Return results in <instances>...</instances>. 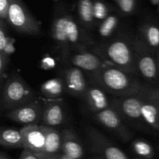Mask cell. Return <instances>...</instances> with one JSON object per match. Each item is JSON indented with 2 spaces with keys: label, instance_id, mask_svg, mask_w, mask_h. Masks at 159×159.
Returning a JSON list of instances; mask_svg holds the SVG:
<instances>
[{
  "label": "cell",
  "instance_id": "6da1fadb",
  "mask_svg": "<svg viewBox=\"0 0 159 159\" xmlns=\"http://www.w3.org/2000/svg\"><path fill=\"white\" fill-rule=\"evenodd\" d=\"M86 30L72 16L61 11L54 16L51 37L61 60L67 61L75 53L85 51L91 43Z\"/></svg>",
  "mask_w": 159,
  "mask_h": 159
},
{
  "label": "cell",
  "instance_id": "7a4b0ae2",
  "mask_svg": "<svg viewBox=\"0 0 159 159\" xmlns=\"http://www.w3.org/2000/svg\"><path fill=\"white\" fill-rule=\"evenodd\" d=\"M91 75L101 88L118 97L136 94L144 87L134 75L110 65H106Z\"/></svg>",
  "mask_w": 159,
  "mask_h": 159
},
{
  "label": "cell",
  "instance_id": "3957f363",
  "mask_svg": "<svg viewBox=\"0 0 159 159\" xmlns=\"http://www.w3.org/2000/svg\"><path fill=\"white\" fill-rule=\"evenodd\" d=\"M107 65L135 75L138 72L133 41L125 37H119L108 43H102L93 49Z\"/></svg>",
  "mask_w": 159,
  "mask_h": 159
},
{
  "label": "cell",
  "instance_id": "277c9868",
  "mask_svg": "<svg viewBox=\"0 0 159 159\" xmlns=\"http://www.w3.org/2000/svg\"><path fill=\"white\" fill-rule=\"evenodd\" d=\"M35 93L16 71L11 72L2 87L1 107L9 111L35 99Z\"/></svg>",
  "mask_w": 159,
  "mask_h": 159
},
{
  "label": "cell",
  "instance_id": "5b68a950",
  "mask_svg": "<svg viewBox=\"0 0 159 159\" xmlns=\"http://www.w3.org/2000/svg\"><path fill=\"white\" fill-rule=\"evenodd\" d=\"M7 23L18 34L28 36H37L40 34V23L21 0H9Z\"/></svg>",
  "mask_w": 159,
  "mask_h": 159
},
{
  "label": "cell",
  "instance_id": "8992f818",
  "mask_svg": "<svg viewBox=\"0 0 159 159\" xmlns=\"http://www.w3.org/2000/svg\"><path fill=\"white\" fill-rule=\"evenodd\" d=\"M133 47L138 72L149 83L153 85L158 83L156 54L149 49L140 38L133 40Z\"/></svg>",
  "mask_w": 159,
  "mask_h": 159
},
{
  "label": "cell",
  "instance_id": "52a82bcc",
  "mask_svg": "<svg viewBox=\"0 0 159 159\" xmlns=\"http://www.w3.org/2000/svg\"><path fill=\"white\" fill-rule=\"evenodd\" d=\"M147 87L148 85H144V88L136 94L115 98L112 100L110 106L118 112L123 119L143 122L142 107L145 99Z\"/></svg>",
  "mask_w": 159,
  "mask_h": 159
},
{
  "label": "cell",
  "instance_id": "ba28073f",
  "mask_svg": "<svg viewBox=\"0 0 159 159\" xmlns=\"http://www.w3.org/2000/svg\"><path fill=\"white\" fill-rule=\"evenodd\" d=\"M86 133L91 150L99 156L104 159H129L120 148L113 144L97 129L88 127Z\"/></svg>",
  "mask_w": 159,
  "mask_h": 159
},
{
  "label": "cell",
  "instance_id": "9c48e42d",
  "mask_svg": "<svg viewBox=\"0 0 159 159\" xmlns=\"http://www.w3.org/2000/svg\"><path fill=\"white\" fill-rule=\"evenodd\" d=\"M43 107L37 99L6 112V116L10 120L23 125H34L42 121Z\"/></svg>",
  "mask_w": 159,
  "mask_h": 159
},
{
  "label": "cell",
  "instance_id": "30bf717a",
  "mask_svg": "<svg viewBox=\"0 0 159 159\" xmlns=\"http://www.w3.org/2000/svg\"><path fill=\"white\" fill-rule=\"evenodd\" d=\"M94 118L98 123L108 130L116 134L122 141H129L132 138V133L123 122V118L114 108H109L94 113Z\"/></svg>",
  "mask_w": 159,
  "mask_h": 159
},
{
  "label": "cell",
  "instance_id": "8fae6325",
  "mask_svg": "<svg viewBox=\"0 0 159 159\" xmlns=\"http://www.w3.org/2000/svg\"><path fill=\"white\" fill-rule=\"evenodd\" d=\"M23 148L42 158L45 145V132L43 125H26L20 129Z\"/></svg>",
  "mask_w": 159,
  "mask_h": 159
},
{
  "label": "cell",
  "instance_id": "7c38bea8",
  "mask_svg": "<svg viewBox=\"0 0 159 159\" xmlns=\"http://www.w3.org/2000/svg\"><path fill=\"white\" fill-rule=\"evenodd\" d=\"M144 121L151 127L159 130V89L148 85L142 107Z\"/></svg>",
  "mask_w": 159,
  "mask_h": 159
},
{
  "label": "cell",
  "instance_id": "4fadbf2b",
  "mask_svg": "<svg viewBox=\"0 0 159 159\" xmlns=\"http://www.w3.org/2000/svg\"><path fill=\"white\" fill-rule=\"evenodd\" d=\"M64 80L66 93L71 96L83 99L89 88L83 71L76 67H71L64 71Z\"/></svg>",
  "mask_w": 159,
  "mask_h": 159
},
{
  "label": "cell",
  "instance_id": "5bb4252c",
  "mask_svg": "<svg viewBox=\"0 0 159 159\" xmlns=\"http://www.w3.org/2000/svg\"><path fill=\"white\" fill-rule=\"evenodd\" d=\"M71 63L74 67L79 68L82 71H88L91 75L107 65L100 57L94 52H89L86 51L75 53L70 57Z\"/></svg>",
  "mask_w": 159,
  "mask_h": 159
},
{
  "label": "cell",
  "instance_id": "9a60e30c",
  "mask_svg": "<svg viewBox=\"0 0 159 159\" xmlns=\"http://www.w3.org/2000/svg\"><path fill=\"white\" fill-rule=\"evenodd\" d=\"M61 152L73 158H83V146L75 132L71 129H64L61 131Z\"/></svg>",
  "mask_w": 159,
  "mask_h": 159
},
{
  "label": "cell",
  "instance_id": "2e32d148",
  "mask_svg": "<svg viewBox=\"0 0 159 159\" xmlns=\"http://www.w3.org/2000/svg\"><path fill=\"white\" fill-rule=\"evenodd\" d=\"M65 111L63 103L60 101L53 99L47 102L43 107L41 125L55 127L61 125L65 120Z\"/></svg>",
  "mask_w": 159,
  "mask_h": 159
},
{
  "label": "cell",
  "instance_id": "e0dca14e",
  "mask_svg": "<svg viewBox=\"0 0 159 159\" xmlns=\"http://www.w3.org/2000/svg\"><path fill=\"white\" fill-rule=\"evenodd\" d=\"M84 99L87 106L94 113L106 110L110 107L108 97L103 89L97 86H89Z\"/></svg>",
  "mask_w": 159,
  "mask_h": 159
},
{
  "label": "cell",
  "instance_id": "ac0fdd59",
  "mask_svg": "<svg viewBox=\"0 0 159 159\" xmlns=\"http://www.w3.org/2000/svg\"><path fill=\"white\" fill-rule=\"evenodd\" d=\"M45 132V145L42 158L58 155L61 151V133L55 127L43 126Z\"/></svg>",
  "mask_w": 159,
  "mask_h": 159
},
{
  "label": "cell",
  "instance_id": "d6986e66",
  "mask_svg": "<svg viewBox=\"0 0 159 159\" xmlns=\"http://www.w3.org/2000/svg\"><path fill=\"white\" fill-rule=\"evenodd\" d=\"M78 15L80 24L86 30L96 26L94 18V2L93 0H79Z\"/></svg>",
  "mask_w": 159,
  "mask_h": 159
},
{
  "label": "cell",
  "instance_id": "ffe728a7",
  "mask_svg": "<svg viewBox=\"0 0 159 159\" xmlns=\"http://www.w3.org/2000/svg\"><path fill=\"white\" fill-rule=\"evenodd\" d=\"M140 40L156 54L159 50V26L155 23H146L140 29Z\"/></svg>",
  "mask_w": 159,
  "mask_h": 159
},
{
  "label": "cell",
  "instance_id": "44dd1931",
  "mask_svg": "<svg viewBox=\"0 0 159 159\" xmlns=\"http://www.w3.org/2000/svg\"><path fill=\"white\" fill-rule=\"evenodd\" d=\"M40 93L48 99H57L66 93L63 78H54L47 80L40 86Z\"/></svg>",
  "mask_w": 159,
  "mask_h": 159
},
{
  "label": "cell",
  "instance_id": "7402d4cb",
  "mask_svg": "<svg viewBox=\"0 0 159 159\" xmlns=\"http://www.w3.org/2000/svg\"><path fill=\"white\" fill-rule=\"evenodd\" d=\"M0 144L7 148H23L20 130L12 127H2L0 130Z\"/></svg>",
  "mask_w": 159,
  "mask_h": 159
},
{
  "label": "cell",
  "instance_id": "603a6c76",
  "mask_svg": "<svg viewBox=\"0 0 159 159\" xmlns=\"http://www.w3.org/2000/svg\"><path fill=\"white\" fill-rule=\"evenodd\" d=\"M120 24L117 16L109 15L107 19L101 22L97 27V35L101 39H107L111 37Z\"/></svg>",
  "mask_w": 159,
  "mask_h": 159
},
{
  "label": "cell",
  "instance_id": "cb8c5ba5",
  "mask_svg": "<svg viewBox=\"0 0 159 159\" xmlns=\"http://www.w3.org/2000/svg\"><path fill=\"white\" fill-rule=\"evenodd\" d=\"M132 148L135 154L144 159H152L155 156V151L152 144L143 139H137L132 143Z\"/></svg>",
  "mask_w": 159,
  "mask_h": 159
},
{
  "label": "cell",
  "instance_id": "d4e9b609",
  "mask_svg": "<svg viewBox=\"0 0 159 159\" xmlns=\"http://www.w3.org/2000/svg\"><path fill=\"white\" fill-rule=\"evenodd\" d=\"M94 2V18L96 25H99L101 22L109 16V8L102 0H95Z\"/></svg>",
  "mask_w": 159,
  "mask_h": 159
},
{
  "label": "cell",
  "instance_id": "484cf974",
  "mask_svg": "<svg viewBox=\"0 0 159 159\" xmlns=\"http://www.w3.org/2000/svg\"><path fill=\"white\" fill-rule=\"evenodd\" d=\"M117 4L123 13L129 15L134 10L136 2L135 0H118Z\"/></svg>",
  "mask_w": 159,
  "mask_h": 159
},
{
  "label": "cell",
  "instance_id": "4316f807",
  "mask_svg": "<svg viewBox=\"0 0 159 159\" xmlns=\"http://www.w3.org/2000/svg\"><path fill=\"white\" fill-rule=\"evenodd\" d=\"M9 38H10V36L8 34L6 22L1 20L0 22V51H2L4 50Z\"/></svg>",
  "mask_w": 159,
  "mask_h": 159
},
{
  "label": "cell",
  "instance_id": "83f0119b",
  "mask_svg": "<svg viewBox=\"0 0 159 159\" xmlns=\"http://www.w3.org/2000/svg\"><path fill=\"white\" fill-rule=\"evenodd\" d=\"M9 56L6 55L4 53L0 52V75H1V83L2 84L6 70H7L8 65L9 62Z\"/></svg>",
  "mask_w": 159,
  "mask_h": 159
},
{
  "label": "cell",
  "instance_id": "f1b7e54d",
  "mask_svg": "<svg viewBox=\"0 0 159 159\" xmlns=\"http://www.w3.org/2000/svg\"><path fill=\"white\" fill-rule=\"evenodd\" d=\"M56 65L57 63H56L55 59L49 55L44 56L40 61V68H43V70L53 69L55 68Z\"/></svg>",
  "mask_w": 159,
  "mask_h": 159
},
{
  "label": "cell",
  "instance_id": "f546056e",
  "mask_svg": "<svg viewBox=\"0 0 159 159\" xmlns=\"http://www.w3.org/2000/svg\"><path fill=\"white\" fill-rule=\"evenodd\" d=\"M9 9V0H0V18L7 23Z\"/></svg>",
  "mask_w": 159,
  "mask_h": 159
},
{
  "label": "cell",
  "instance_id": "4dcf8cb0",
  "mask_svg": "<svg viewBox=\"0 0 159 159\" xmlns=\"http://www.w3.org/2000/svg\"><path fill=\"white\" fill-rule=\"evenodd\" d=\"M15 39L12 38V37H10V38H9V41H8L7 44L6 45V47H5L4 50H3L2 51H0V52H2L4 53L6 55L9 56V57H10L11 55H12V54H13L14 52H15Z\"/></svg>",
  "mask_w": 159,
  "mask_h": 159
},
{
  "label": "cell",
  "instance_id": "1f68e13d",
  "mask_svg": "<svg viewBox=\"0 0 159 159\" xmlns=\"http://www.w3.org/2000/svg\"><path fill=\"white\" fill-rule=\"evenodd\" d=\"M19 159H42L40 156H38L36 154L33 153V152H30L28 150H25L23 149V151L22 152L21 155H20Z\"/></svg>",
  "mask_w": 159,
  "mask_h": 159
},
{
  "label": "cell",
  "instance_id": "d6a6232c",
  "mask_svg": "<svg viewBox=\"0 0 159 159\" xmlns=\"http://www.w3.org/2000/svg\"><path fill=\"white\" fill-rule=\"evenodd\" d=\"M0 159H12L7 154H6L5 152H2L1 155H0Z\"/></svg>",
  "mask_w": 159,
  "mask_h": 159
},
{
  "label": "cell",
  "instance_id": "836d02e7",
  "mask_svg": "<svg viewBox=\"0 0 159 159\" xmlns=\"http://www.w3.org/2000/svg\"><path fill=\"white\" fill-rule=\"evenodd\" d=\"M58 159H75V158H73L69 156H67V155H64V154H59Z\"/></svg>",
  "mask_w": 159,
  "mask_h": 159
},
{
  "label": "cell",
  "instance_id": "e575fe53",
  "mask_svg": "<svg viewBox=\"0 0 159 159\" xmlns=\"http://www.w3.org/2000/svg\"><path fill=\"white\" fill-rule=\"evenodd\" d=\"M58 157H59V154L56 155H52V156L44 157V158H43L42 159H58Z\"/></svg>",
  "mask_w": 159,
  "mask_h": 159
},
{
  "label": "cell",
  "instance_id": "d590c367",
  "mask_svg": "<svg viewBox=\"0 0 159 159\" xmlns=\"http://www.w3.org/2000/svg\"><path fill=\"white\" fill-rule=\"evenodd\" d=\"M156 56H157V64H158V77H159V50L158 51V52L156 53Z\"/></svg>",
  "mask_w": 159,
  "mask_h": 159
},
{
  "label": "cell",
  "instance_id": "8d00e7d4",
  "mask_svg": "<svg viewBox=\"0 0 159 159\" xmlns=\"http://www.w3.org/2000/svg\"><path fill=\"white\" fill-rule=\"evenodd\" d=\"M154 5H159V0H151Z\"/></svg>",
  "mask_w": 159,
  "mask_h": 159
},
{
  "label": "cell",
  "instance_id": "74e56055",
  "mask_svg": "<svg viewBox=\"0 0 159 159\" xmlns=\"http://www.w3.org/2000/svg\"><path fill=\"white\" fill-rule=\"evenodd\" d=\"M89 159H104V158H102V157H100V156H99V155H98V156L92 157V158H89Z\"/></svg>",
  "mask_w": 159,
  "mask_h": 159
},
{
  "label": "cell",
  "instance_id": "f35d334b",
  "mask_svg": "<svg viewBox=\"0 0 159 159\" xmlns=\"http://www.w3.org/2000/svg\"><path fill=\"white\" fill-rule=\"evenodd\" d=\"M158 10H159V5H158Z\"/></svg>",
  "mask_w": 159,
  "mask_h": 159
},
{
  "label": "cell",
  "instance_id": "ab89813d",
  "mask_svg": "<svg viewBox=\"0 0 159 159\" xmlns=\"http://www.w3.org/2000/svg\"><path fill=\"white\" fill-rule=\"evenodd\" d=\"M116 2H117V1H118V0H116Z\"/></svg>",
  "mask_w": 159,
  "mask_h": 159
}]
</instances>
